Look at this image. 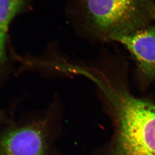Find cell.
Masks as SVG:
<instances>
[{"mask_svg": "<svg viewBox=\"0 0 155 155\" xmlns=\"http://www.w3.org/2000/svg\"><path fill=\"white\" fill-rule=\"evenodd\" d=\"M46 127L38 120L5 131L0 137V155H46Z\"/></svg>", "mask_w": 155, "mask_h": 155, "instance_id": "3", "label": "cell"}, {"mask_svg": "<svg viewBox=\"0 0 155 155\" xmlns=\"http://www.w3.org/2000/svg\"><path fill=\"white\" fill-rule=\"evenodd\" d=\"M153 19H154V20H155V7L154 8V10H153Z\"/></svg>", "mask_w": 155, "mask_h": 155, "instance_id": "8", "label": "cell"}, {"mask_svg": "<svg viewBox=\"0 0 155 155\" xmlns=\"http://www.w3.org/2000/svg\"><path fill=\"white\" fill-rule=\"evenodd\" d=\"M5 117L3 114H2L1 112H0V120H4Z\"/></svg>", "mask_w": 155, "mask_h": 155, "instance_id": "7", "label": "cell"}, {"mask_svg": "<svg viewBox=\"0 0 155 155\" xmlns=\"http://www.w3.org/2000/svg\"><path fill=\"white\" fill-rule=\"evenodd\" d=\"M112 104L117 123L112 155H155V104L97 79Z\"/></svg>", "mask_w": 155, "mask_h": 155, "instance_id": "2", "label": "cell"}, {"mask_svg": "<svg viewBox=\"0 0 155 155\" xmlns=\"http://www.w3.org/2000/svg\"><path fill=\"white\" fill-rule=\"evenodd\" d=\"M27 0H0V27L7 29L12 19Z\"/></svg>", "mask_w": 155, "mask_h": 155, "instance_id": "5", "label": "cell"}, {"mask_svg": "<svg viewBox=\"0 0 155 155\" xmlns=\"http://www.w3.org/2000/svg\"><path fill=\"white\" fill-rule=\"evenodd\" d=\"M130 51L144 79H155V24L121 36L115 40Z\"/></svg>", "mask_w": 155, "mask_h": 155, "instance_id": "4", "label": "cell"}, {"mask_svg": "<svg viewBox=\"0 0 155 155\" xmlns=\"http://www.w3.org/2000/svg\"><path fill=\"white\" fill-rule=\"evenodd\" d=\"M7 29L0 27V67L6 62V36Z\"/></svg>", "mask_w": 155, "mask_h": 155, "instance_id": "6", "label": "cell"}, {"mask_svg": "<svg viewBox=\"0 0 155 155\" xmlns=\"http://www.w3.org/2000/svg\"><path fill=\"white\" fill-rule=\"evenodd\" d=\"M153 0H67L69 21L78 34L99 41H115L151 25Z\"/></svg>", "mask_w": 155, "mask_h": 155, "instance_id": "1", "label": "cell"}]
</instances>
